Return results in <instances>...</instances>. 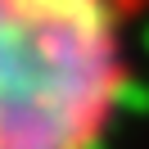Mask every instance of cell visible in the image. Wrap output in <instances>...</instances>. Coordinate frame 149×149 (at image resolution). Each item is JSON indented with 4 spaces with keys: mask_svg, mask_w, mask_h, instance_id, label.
<instances>
[{
    "mask_svg": "<svg viewBox=\"0 0 149 149\" xmlns=\"http://www.w3.org/2000/svg\"><path fill=\"white\" fill-rule=\"evenodd\" d=\"M145 18L149 0H0V149H104Z\"/></svg>",
    "mask_w": 149,
    "mask_h": 149,
    "instance_id": "obj_1",
    "label": "cell"
}]
</instances>
